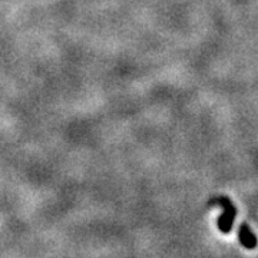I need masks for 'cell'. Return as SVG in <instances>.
I'll list each match as a JSON object with an SVG mask.
<instances>
[{
	"mask_svg": "<svg viewBox=\"0 0 258 258\" xmlns=\"http://www.w3.org/2000/svg\"><path fill=\"white\" fill-rule=\"evenodd\" d=\"M238 238L242 247H245L247 250H254L257 247V238L254 235V232L251 231V228L247 224H241L240 231H238Z\"/></svg>",
	"mask_w": 258,
	"mask_h": 258,
	"instance_id": "2",
	"label": "cell"
},
{
	"mask_svg": "<svg viewBox=\"0 0 258 258\" xmlns=\"http://www.w3.org/2000/svg\"><path fill=\"white\" fill-rule=\"evenodd\" d=\"M209 205H220L223 208V214L218 218V228L223 234H229L232 229V225L235 221V215H237V208L232 204V201L225 197V195H220L215 197L209 201Z\"/></svg>",
	"mask_w": 258,
	"mask_h": 258,
	"instance_id": "1",
	"label": "cell"
}]
</instances>
